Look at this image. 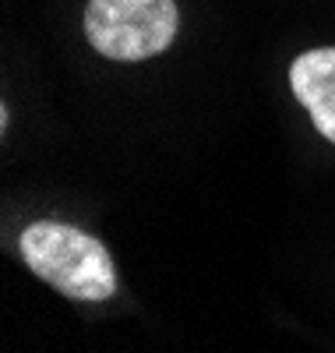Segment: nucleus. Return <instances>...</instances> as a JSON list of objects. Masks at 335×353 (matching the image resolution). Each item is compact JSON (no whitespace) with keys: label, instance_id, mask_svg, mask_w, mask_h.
<instances>
[{"label":"nucleus","instance_id":"nucleus-1","mask_svg":"<svg viewBox=\"0 0 335 353\" xmlns=\"http://www.w3.org/2000/svg\"><path fill=\"white\" fill-rule=\"evenodd\" d=\"M18 251L46 286L81 304H99L116 293V269L106 244L68 223H32L21 230Z\"/></svg>","mask_w":335,"mask_h":353},{"label":"nucleus","instance_id":"nucleus-2","mask_svg":"<svg viewBox=\"0 0 335 353\" xmlns=\"http://www.w3.org/2000/svg\"><path fill=\"white\" fill-rule=\"evenodd\" d=\"M173 0H88L85 36L96 53L110 61H145L176 39Z\"/></svg>","mask_w":335,"mask_h":353},{"label":"nucleus","instance_id":"nucleus-3","mask_svg":"<svg viewBox=\"0 0 335 353\" xmlns=\"http://www.w3.org/2000/svg\"><path fill=\"white\" fill-rule=\"evenodd\" d=\"M290 85L314 128L335 145V46L300 53L290 68Z\"/></svg>","mask_w":335,"mask_h":353}]
</instances>
